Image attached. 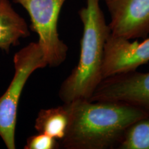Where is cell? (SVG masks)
I'll return each instance as SVG.
<instances>
[{"mask_svg":"<svg viewBox=\"0 0 149 149\" xmlns=\"http://www.w3.org/2000/svg\"><path fill=\"white\" fill-rule=\"evenodd\" d=\"M66 0H13L29 13L31 29L38 35V44L50 67H57L66 60L68 47L59 38L58 20Z\"/></svg>","mask_w":149,"mask_h":149,"instance_id":"277c9868","label":"cell"},{"mask_svg":"<svg viewBox=\"0 0 149 149\" xmlns=\"http://www.w3.org/2000/svg\"><path fill=\"white\" fill-rule=\"evenodd\" d=\"M69 124V111L66 104L48 109H42L35 122L38 133L51 136L61 141L66 135Z\"/></svg>","mask_w":149,"mask_h":149,"instance_id":"9c48e42d","label":"cell"},{"mask_svg":"<svg viewBox=\"0 0 149 149\" xmlns=\"http://www.w3.org/2000/svg\"><path fill=\"white\" fill-rule=\"evenodd\" d=\"M149 61V38L141 42L110 35L105 46L102 75L103 78L121 72L135 70Z\"/></svg>","mask_w":149,"mask_h":149,"instance_id":"52a82bcc","label":"cell"},{"mask_svg":"<svg viewBox=\"0 0 149 149\" xmlns=\"http://www.w3.org/2000/svg\"><path fill=\"white\" fill-rule=\"evenodd\" d=\"M78 14L83 25L79 59L59 90V97L64 104L89 100L104 79V46L111 31L100 0H86V6Z\"/></svg>","mask_w":149,"mask_h":149,"instance_id":"7a4b0ae2","label":"cell"},{"mask_svg":"<svg viewBox=\"0 0 149 149\" xmlns=\"http://www.w3.org/2000/svg\"><path fill=\"white\" fill-rule=\"evenodd\" d=\"M117 149H149V116L134 122L126 130Z\"/></svg>","mask_w":149,"mask_h":149,"instance_id":"30bf717a","label":"cell"},{"mask_svg":"<svg viewBox=\"0 0 149 149\" xmlns=\"http://www.w3.org/2000/svg\"><path fill=\"white\" fill-rule=\"evenodd\" d=\"M89 100L127 104L149 116V72L135 70L104 78Z\"/></svg>","mask_w":149,"mask_h":149,"instance_id":"5b68a950","label":"cell"},{"mask_svg":"<svg viewBox=\"0 0 149 149\" xmlns=\"http://www.w3.org/2000/svg\"><path fill=\"white\" fill-rule=\"evenodd\" d=\"M69 124L60 142L64 149L117 148L126 130L144 112L127 104L81 99L66 104Z\"/></svg>","mask_w":149,"mask_h":149,"instance_id":"6da1fadb","label":"cell"},{"mask_svg":"<svg viewBox=\"0 0 149 149\" xmlns=\"http://www.w3.org/2000/svg\"><path fill=\"white\" fill-rule=\"evenodd\" d=\"M110 15L111 35L126 40L149 34V0H104Z\"/></svg>","mask_w":149,"mask_h":149,"instance_id":"8992f818","label":"cell"},{"mask_svg":"<svg viewBox=\"0 0 149 149\" xmlns=\"http://www.w3.org/2000/svg\"><path fill=\"white\" fill-rule=\"evenodd\" d=\"M15 73L8 88L0 97V137L8 149H15L18 104L30 76L48 66L38 42H31L13 57Z\"/></svg>","mask_w":149,"mask_h":149,"instance_id":"3957f363","label":"cell"},{"mask_svg":"<svg viewBox=\"0 0 149 149\" xmlns=\"http://www.w3.org/2000/svg\"><path fill=\"white\" fill-rule=\"evenodd\" d=\"M60 142L54 137L38 133L27 138L24 149H58L60 148Z\"/></svg>","mask_w":149,"mask_h":149,"instance_id":"8fae6325","label":"cell"},{"mask_svg":"<svg viewBox=\"0 0 149 149\" xmlns=\"http://www.w3.org/2000/svg\"><path fill=\"white\" fill-rule=\"evenodd\" d=\"M28 24L9 0H0V49L9 53L10 48L19 45L20 40L29 37Z\"/></svg>","mask_w":149,"mask_h":149,"instance_id":"ba28073f","label":"cell"}]
</instances>
